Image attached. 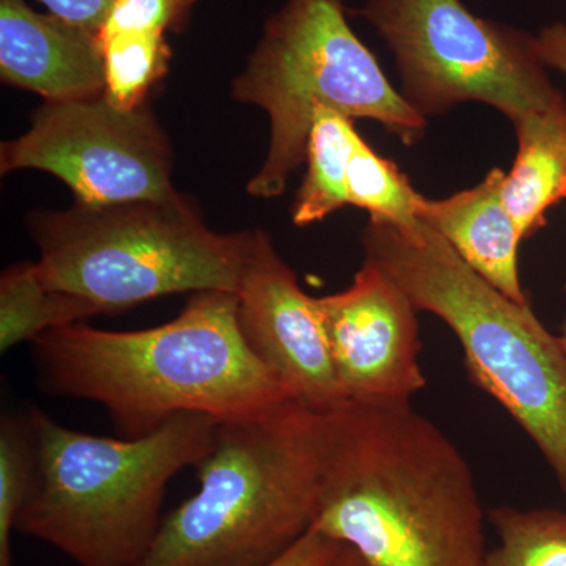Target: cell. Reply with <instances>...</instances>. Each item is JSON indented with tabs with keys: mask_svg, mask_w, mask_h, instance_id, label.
I'll use <instances>...</instances> for the list:
<instances>
[{
	"mask_svg": "<svg viewBox=\"0 0 566 566\" xmlns=\"http://www.w3.org/2000/svg\"><path fill=\"white\" fill-rule=\"evenodd\" d=\"M232 98L270 118L266 158L245 188L256 199L282 196L305 163L318 104L378 122L405 145L422 140L428 125L353 31L345 0H285L233 81Z\"/></svg>",
	"mask_w": 566,
	"mask_h": 566,
	"instance_id": "obj_7",
	"label": "cell"
},
{
	"mask_svg": "<svg viewBox=\"0 0 566 566\" xmlns=\"http://www.w3.org/2000/svg\"><path fill=\"white\" fill-rule=\"evenodd\" d=\"M39 474V444L31 412L0 420V566L13 565L11 535Z\"/></svg>",
	"mask_w": 566,
	"mask_h": 566,
	"instance_id": "obj_18",
	"label": "cell"
},
{
	"mask_svg": "<svg viewBox=\"0 0 566 566\" xmlns=\"http://www.w3.org/2000/svg\"><path fill=\"white\" fill-rule=\"evenodd\" d=\"M234 294L245 344L293 400L319 411L346 403L318 301L303 292L273 238L263 230L251 232Z\"/></svg>",
	"mask_w": 566,
	"mask_h": 566,
	"instance_id": "obj_11",
	"label": "cell"
},
{
	"mask_svg": "<svg viewBox=\"0 0 566 566\" xmlns=\"http://www.w3.org/2000/svg\"><path fill=\"white\" fill-rule=\"evenodd\" d=\"M505 172L491 169L472 188L417 205V218L441 234L469 268L499 292L520 304H528L517 271L521 238L502 200Z\"/></svg>",
	"mask_w": 566,
	"mask_h": 566,
	"instance_id": "obj_13",
	"label": "cell"
},
{
	"mask_svg": "<svg viewBox=\"0 0 566 566\" xmlns=\"http://www.w3.org/2000/svg\"><path fill=\"white\" fill-rule=\"evenodd\" d=\"M558 337H560L562 346H564L565 353H566V319L564 324H562L560 334H558Z\"/></svg>",
	"mask_w": 566,
	"mask_h": 566,
	"instance_id": "obj_25",
	"label": "cell"
},
{
	"mask_svg": "<svg viewBox=\"0 0 566 566\" xmlns=\"http://www.w3.org/2000/svg\"><path fill=\"white\" fill-rule=\"evenodd\" d=\"M422 193L397 164L382 158L367 142L357 140L346 172V200L363 208L370 221L401 222L417 218V205Z\"/></svg>",
	"mask_w": 566,
	"mask_h": 566,
	"instance_id": "obj_19",
	"label": "cell"
},
{
	"mask_svg": "<svg viewBox=\"0 0 566 566\" xmlns=\"http://www.w3.org/2000/svg\"><path fill=\"white\" fill-rule=\"evenodd\" d=\"M0 77L46 102L106 92V63L96 33L39 13L25 0H0Z\"/></svg>",
	"mask_w": 566,
	"mask_h": 566,
	"instance_id": "obj_12",
	"label": "cell"
},
{
	"mask_svg": "<svg viewBox=\"0 0 566 566\" xmlns=\"http://www.w3.org/2000/svg\"><path fill=\"white\" fill-rule=\"evenodd\" d=\"M39 474L17 531L61 551L80 566H137L161 528L167 486L214 446L221 422L174 417L142 438H107L59 423L29 408Z\"/></svg>",
	"mask_w": 566,
	"mask_h": 566,
	"instance_id": "obj_5",
	"label": "cell"
},
{
	"mask_svg": "<svg viewBox=\"0 0 566 566\" xmlns=\"http://www.w3.org/2000/svg\"><path fill=\"white\" fill-rule=\"evenodd\" d=\"M32 357L43 392L103 406L120 438L181 415L259 419L293 401L245 344L229 292L193 293L177 318L148 329L59 327L32 342Z\"/></svg>",
	"mask_w": 566,
	"mask_h": 566,
	"instance_id": "obj_2",
	"label": "cell"
},
{
	"mask_svg": "<svg viewBox=\"0 0 566 566\" xmlns=\"http://www.w3.org/2000/svg\"><path fill=\"white\" fill-rule=\"evenodd\" d=\"M365 260L457 335L472 381L538 447L566 495V353L532 311L486 282L419 218L368 221Z\"/></svg>",
	"mask_w": 566,
	"mask_h": 566,
	"instance_id": "obj_4",
	"label": "cell"
},
{
	"mask_svg": "<svg viewBox=\"0 0 566 566\" xmlns=\"http://www.w3.org/2000/svg\"><path fill=\"white\" fill-rule=\"evenodd\" d=\"M517 153L505 174L502 200L521 238L546 226V212L566 200V99L564 93L546 109L515 126Z\"/></svg>",
	"mask_w": 566,
	"mask_h": 566,
	"instance_id": "obj_14",
	"label": "cell"
},
{
	"mask_svg": "<svg viewBox=\"0 0 566 566\" xmlns=\"http://www.w3.org/2000/svg\"><path fill=\"white\" fill-rule=\"evenodd\" d=\"M50 13L63 21L98 32L115 0H39Z\"/></svg>",
	"mask_w": 566,
	"mask_h": 566,
	"instance_id": "obj_22",
	"label": "cell"
},
{
	"mask_svg": "<svg viewBox=\"0 0 566 566\" xmlns=\"http://www.w3.org/2000/svg\"><path fill=\"white\" fill-rule=\"evenodd\" d=\"M329 566H367L363 558H360L359 554L356 551L352 549L349 546L342 547L338 556L335 557V560Z\"/></svg>",
	"mask_w": 566,
	"mask_h": 566,
	"instance_id": "obj_24",
	"label": "cell"
},
{
	"mask_svg": "<svg viewBox=\"0 0 566 566\" xmlns=\"http://www.w3.org/2000/svg\"><path fill=\"white\" fill-rule=\"evenodd\" d=\"M490 521L499 545L483 566H566V513L497 506Z\"/></svg>",
	"mask_w": 566,
	"mask_h": 566,
	"instance_id": "obj_17",
	"label": "cell"
},
{
	"mask_svg": "<svg viewBox=\"0 0 566 566\" xmlns=\"http://www.w3.org/2000/svg\"><path fill=\"white\" fill-rule=\"evenodd\" d=\"M197 2L199 0H115L96 36L98 40L112 36L166 40L167 32L180 31Z\"/></svg>",
	"mask_w": 566,
	"mask_h": 566,
	"instance_id": "obj_20",
	"label": "cell"
},
{
	"mask_svg": "<svg viewBox=\"0 0 566 566\" xmlns=\"http://www.w3.org/2000/svg\"><path fill=\"white\" fill-rule=\"evenodd\" d=\"M354 13L392 52L400 95L424 118L482 103L516 126L562 93L536 35L476 17L463 0H364Z\"/></svg>",
	"mask_w": 566,
	"mask_h": 566,
	"instance_id": "obj_8",
	"label": "cell"
},
{
	"mask_svg": "<svg viewBox=\"0 0 566 566\" xmlns=\"http://www.w3.org/2000/svg\"><path fill=\"white\" fill-rule=\"evenodd\" d=\"M333 411L289 401L216 428L199 491L163 521L137 566H266L307 534L333 438Z\"/></svg>",
	"mask_w": 566,
	"mask_h": 566,
	"instance_id": "obj_3",
	"label": "cell"
},
{
	"mask_svg": "<svg viewBox=\"0 0 566 566\" xmlns=\"http://www.w3.org/2000/svg\"><path fill=\"white\" fill-rule=\"evenodd\" d=\"M316 301L346 403H411L427 379L419 311L403 290L364 260L348 289Z\"/></svg>",
	"mask_w": 566,
	"mask_h": 566,
	"instance_id": "obj_10",
	"label": "cell"
},
{
	"mask_svg": "<svg viewBox=\"0 0 566 566\" xmlns=\"http://www.w3.org/2000/svg\"><path fill=\"white\" fill-rule=\"evenodd\" d=\"M359 139L352 118L322 104L315 106L305 151L307 174L292 210L294 226H312L348 205L346 172Z\"/></svg>",
	"mask_w": 566,
	"mask_h": 566,
	"instance_id": "obj_16",
	"label": "cell"
},
{
	"mask_svg": "<svg viewBox=\"0 0 566 566\" xmlns=\"http://www.w3.org/2000/svg\"><path fill=\"white\" fill-rule=\"evenodd\" d=\"M33 169L65 182L76 202L112 205L177 196L172 147L145 104L114 106L106 95L44 102L31 128L0 147V172Z\"/></svg>",
	"mask_w": 566,
	"mask_h": 566,
	"instance_id": "obj_9",
	"label": "cell"
},
{
	"mask_svg": "<svg viewBox=\"0 0 566 566\" xmlns=\"http://www.w3.org/2000/svg\"><path fill=\"white\" fill-rule=\"evenodd\" d=\"M536 46L539 55L547 69L560 71L566 76V24L556 22V24L546 25L536 35ZM566 294V282H565Z\"/></svg>",
	"mask_w": 566,
	"mask_h": 566,
	"instance_id": "obj_23",
	"label": "cell"
},
{
	"mask_svg": "<svg viewBox=\"0 0 566 566\" xmlns=\"http://www.w3.org/2000/svg\"><path fill=\"white\" fill-rule=\"evenodd\" d=\"M312 528L367 566H483V510L471 465L411 403H345Z\"/></svg>",
	"mask_w": 566,
	"mask_h": 566,
	"instance_id": "obj_1",
	"label": "cell"
},
{
	"mask_svg": "<svg viewBox=\"0 0 566 566\" xmlns=\"http://www.w3.org/2000/svg\"><path fill=\"white\" fill-rule=\"evenodd\" d=\"M107 315L87 297L52 289L41 279L36 262L11 264L0 277V352L35 342L59 327Z\"/></svg>",
	"mask_w": 566,
	"mask_h": 566,
	"instance_id": "obj_15",
	"label": "cell"
},
{
	"mask_svg": "<svg viewBox=\"0 0 566 566\" xmlns=\"http://www.w3.org/2000/svg\"><path fill=\"white\" fill-rule=\"evenodd\" d=\"M41 279L107 315L177 293H237L251 232L218 233L185 197L33 211Z\"/></svg>",
	"mask_w": 566,
	"mask_h": 566,
	"instance_id": "obj_6",
	"label": "cell"
},
{
	"mask_svg": "<svg viewBox=\"0 0 566 566\" xmlns=\"http://www.w3.org/2000/svg\"><path fill=\"white\" fill-rule=\"evenodd\" d=\"M340 543L311 531L301 536L281 557L266 566H329L340 553Z\"/></svg>",
	"mask_w": 566,
	"mask_h": 566,
	"instance_id": "obj_21",
	"label": "cell"
}]
</instances>
